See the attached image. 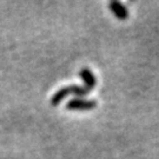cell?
Returning <instances> with one entry per match:
<instances>
[{
  "label": "cell",
  "mask_w": 159,
  "mask_h": 159,
  "mask_svg": "<svg viewBox=\"0 0 159 159\" xmlns=\"http://www.w3.org/2000/svg\"><path fill=\"white\" fill-rule=\"evenodd\" d=\"M97 107L96 100H87L84 98H72L66 104L67 110H93Z\"/></svg>",
  "instance_id": "1"
},
{
  "label": "cell",
  "mask_w": 159,
  "mask_h": 159,
  "mask_svg": "<svg viewBox=\"0 0 159 159\" xmlns=\"http://www.w3.org/2000/svg\"><path fill=\"white\" fill-rule=\"evenodd\" d=\"M79 77L83 79L84 84H85V87L90 92L96 87V84H97L96 77H94V74H93V72H92L90 68L87 67L81 68L79 72Z\"/></svg>",
  "instance_id": "2"
},
{
  "label": "cell",
  "mask_w": 159,
  "mask_h": 159,
  "mask_svg": "<svg viewBox=\"0 0 159 159\" xmlns=\"http://www.w3.org/2000/svg\"><path fill=\"white\" fill-rule=\"evenodd\" d=\"M108 7H110V10L112 11V13H113L114 16L118 18L119 20H126V19L129 18V11L126 10V7L123 5L120 1L113 0V1L110 2Z\"/></svg>",
  "instance_id": "3"
},
{
  "label": "cell",
  "mask_w": 159,
  "mask_h": 159,
  "mask_svg": "<svg viewBox=\"0 0 159 159\" xmlns=\"http://www.w3.org/2000/svg\"><path fill=\"white\" fill-rule=\"evenodd\" d=\"M67 96H70V91H68V87L65 86V87H61L59 89L51 98V105L52 106H58L60 102H63V99H65Z\"/></svg>",
  "instance_id": "4"
},
{
  "label": "cell",
  "mask_w": 159,
  "mask_h": 159,
  "mask_svg": "<svg viewBox=\"0 0 159 159\" xmlns=\"http://www.w3.org/2000/svg\"><path fill=\"white\" fill-rule=\"evenodd\" d=\"M70 94H73L75 96V98H83V97L87 96L90 91L86 89L85 86H80V85H70L67 86Z\"/></svg>",
  "instance_id": "5"
}]
</instances>
